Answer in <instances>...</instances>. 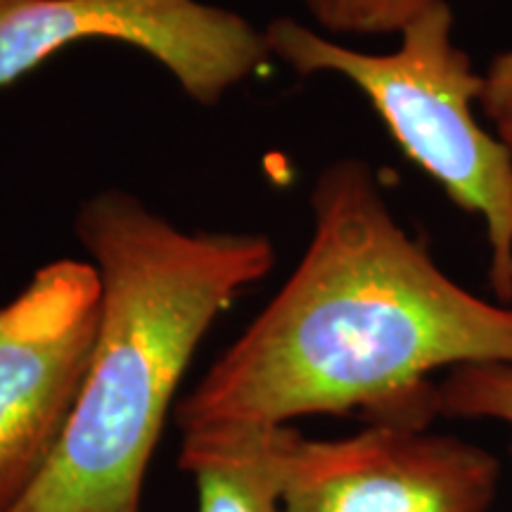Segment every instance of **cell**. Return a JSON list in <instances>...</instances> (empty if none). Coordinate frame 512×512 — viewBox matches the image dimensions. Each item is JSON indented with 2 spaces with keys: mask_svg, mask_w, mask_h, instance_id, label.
Wrapping results in <instances>:
<instances>
[{
  "mask_svg": "<svg viewBox=\"0 0 512 512\" xmlns=\"http://www.w3.org/2000/svg\"><path fill=\"white\" fill-rule=\"evenodd\" d=\"M287 283L178 403L181 432L361 411L430 427L439 370L512 366V306L477 297L394 219L373 166L337 159Z\"/></svg>",
  "mask_w": 512,
  "mask_h": 512,
  "instance_id": "cell-1",
  "label": "cell"
},
{
  "mask_svg": "<svg viewBox=\"0 0 512 512\" xmlns=\"http://www.w3.org/2000/svg\"><path fill=\"white\" fill-rule=\"evenodd\" d=\"M74 228L100 275L98 335L55 456L8 512H143L192 356L275 249L256 233H185L124 190L83 202Z\"/></svg>",
  "mask_w": 512,
  "mask_h": 512,
  "instance_id": "cell-2",
  "label": "cell"
},
{
  "mask_svg": "<svg viewBox=\"0 0 512 512\" xmlns=\"http://www.w3.org/2000/svg\"><path fill=\"white\" fill-rule=\"evenodd\" d=\"M451 5H437L401 31L392 53H361L290 17L264 29L271 55L297 74H337L366 95L403 155L448 200L482 219L489 285L512 304V155L475 117L484 74L453 38Z\"/></svg>",
  "mask_w": 512,
  "mask_h": 512,
  "instance_id": "cell-3",
  "label": "cell"
},
{
  "mask_svg": "<svg viewBox=\"0 0 512 512\" xmlns=\"http://www.w3.org/2000/svg\"><path fill=\"white\" fill-rule=\"evenodd\" d=\"M100 323V275L60 259L0 306V512L43 475L72 418Z\"/></svg>",
  "mask_w": 512,
  "mask_h": 512,
  "instance_id": "cell-4",
  "label": "cell"
},
{
  "mask_svg": "<svg viewBox=\"0 0 512 512\" xmlns=\"http://www.w3.org/2000/svg\"><path fill=\"white\" fill-rule=\"evenodd\" d=\"M119 41L214 107L271 57L264 29L200 0H8L0 5V88L79 41Z\"/></svg>",
  "mask_w": 512,
  "mask_h": 512,
  "instance_id": "cell-5",
  "label": "cell"
},
{
  "mask_svg": "<svg viewBox=\"0 0 512 512\" xmlns=\"http://www.w3.org/2000/svg\"><path fill=\"white\" fill-rule=\"evenodd\" d=\"M285 512H489L501 460L408 422H368L342 439L280 427Z\"/></svg>",
  "mask_w": 512,
  "mask_h": 512,
  "instance_id": "cell-6",
  "label": "cell"
},
{
  "mask_svg": "<svg viewBox=\"0 0 512 512\" xmlns=\"http://www.w3.org/2000/svg\"><path fill=\"white\" fill-rule=\"evenodd\" d=\"M280 427L207 425L183 432L178 465L195 482L197 512H285Z\"/></svg>",
  "mask_w": 512,
  "mask_h": 512,
  "instance_id": "cell-7",
  "label": "cell"
},
{
  "mask_svg": "<svg viewBox=\"0 0 512 512\" xmlns=\"http://www.w3.org/2000/svg\"><path fill=\"white\" fill-rule=\"evenodd\" d=\"M439 415L456 420H494L512 427V366L477 363L448 370L437 382Z\"/></svg>",
  "mask_w": 512,
  "mask_h": 512,
  "instance_id": "cell-8",
  "label": "cell"
},
{
  "mask_svg": "<svg viewBox=\"0 0 512 512\" xmlns=\"http://www.w3.org/2000/svg\"><path fill=\"white\" fill-rule=\"evenodd\" d=\"M311 17L332 34H401L413 19L448 0H299Z\"/></svg>",
  "mask_w": 512,
  "mask_h": 512,
  "instance_id": "cell-9",
  "label": "cell"
},
{
  "mask_svg": "<svg viewBox=\"0 0 512 512\" xmlns=\"http://www.w3.org/2000/svg\"><path fill=\"white\" fill-rule=\"evenodd\" d=\"M479 107H482L484 117L494 124L512 117V48L496 55L486 67Z\"/></svg>",
  "mask_w": 512,
  "mask_h": 512,
  "instance_id": "cell-10",
  "label": "cell"
},
{
  "mask_svg": "<svg viewBox=\"0 0 512 512\" xmlns=\"http://www.w3.org/2000/svg\"><path fill=\"white\" fill-rule=\"evenodd\" d=\"M496 133H498V138L503 140V145L508 147L510 155H512V117L496 121ZM510 306H512V304H510Z\"/></svg>",
  "mask_w": 512,
  "mask_h": 512,
  "instance_id": "cell-11",
  "label": "cell"
},
{
  "mask_svg": "<svg viewBox=\"0 0 512 512\" xmlns=\"http://www.w3.org/2000/svg\"><path fill=\"white\" fill-rule=\"evenodd\" d=\"M5 3H8V0H0V5H5Z\"/></svg>",
  "mask_w": 512,
  "mask_h": 512,
  "instance_id": "cell-12",
  "label": "cell"
}]
</instances>
